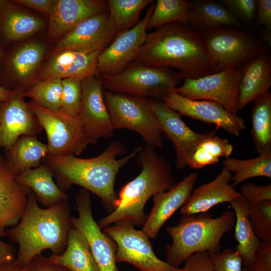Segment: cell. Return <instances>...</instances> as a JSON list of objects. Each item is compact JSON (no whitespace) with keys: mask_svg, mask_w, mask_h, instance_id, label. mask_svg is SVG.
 <instances>
[{"mask_svg":"<svg viewBox=\"0 0 271 271\" xmlns=\"http://www.w3.org/2000/svg\"><path fill=\"white\" fill-rule=\"evenodd\" d=\"M141 149L138 147L128 155L118 159L126 153V150L121 142L113 140L104 152L94 158L47 155L42 163L51 169L58 186L63 191L73 184L80 186L96 195L111 212L117 200L114 190L116 175L122 167L137 156Z\"/></svg>","mask_w":271,"mask_h":271,"instance_id":"6da1fadb","label":"cell"},{"mask_svg":"<svg viewBox=\"0 0 271 271\" xmlns=\"http://www.w3.org/2000/svg\"><path fill=\"white\" fill-rule=\"evenodd\" d=\"M70 205L68 200L42 208L30 190L26 205L19 223L6 230V236L18 244L16 261L26 266L42 251L50 249L53 254L60 255L65 250L71 223Z\"/></svg>","mask_w":271,"mask_h":271,"instance_id":"7a4b0ae2","label":"cell"},{"mask_svg":"<svg viewBox=\"0 0 271 271\" xmlns=\"http://www.w3.org/2000/svg\"><path fill=\"white\" fill-rule=\"evenodd\" d=\"M133 61L176 69L184 79L211 74L200 35L190 25L180 22L168 24L148 34Z\"/></svg>","mask_w":271,"mask_h":271,"instance_id":"3957f363","label":"cell"},{"mask_svg":"<svg viewBox=\"0 0 271 271\" xmlns=\"http://www.w3.org/2000/svg\"><path fill=\"white\" fill-rule=\"evenodd\" d=\"M155 149L148 145L142 148L137 160L142 171L121 189L115 208L98 222L102 230L119 222L143 225L148 217L145 207L149 199L176 184L171 165Z\"/></svg>","mask_w":271,"mask_h":271,"instance_id":"277c9868","label":"cell"},{"mask_svg":"<svg viewBox=\"0 0 271 271\" xmlns=\"http://www.w3.org/2000/svg\"><path fill=\"white\" fill-rule=\"evenodd\" d=\"M198 214L182 215L177 225L167 227L172 238L165 247L167 261L175 267L193 254L207 252L212 256L220 252L222 237L234 227L233 211L215 218L208 212Z\"/></svg>","mask_w":271,"mask_h":271,"instance_id":"5b68a950","label":"cell"},{"mask_svg":"<svg viewBox=\"0 0 271 271\" xmlns=\"http://www.w3.org/2000/svg\"><path fill=\"white\" fill-rule=\"evenodd\" d=\"M207 52L211 74L241 69L250 60L267 54L261 39L232 27L197 31Z\"/></svg>","mask_w":271,"mask_h":271,"instance_id":"8992f818","label":"cell"},{"mask_svg":"<svg viewBox=\"0 0 271 271\" xmlns=\"http://www.w3.org/2000/svg\"><path fill=\"white\" fill-rule=\"evenodd\" d=\"M100 75L106 90L163 101L184 78L168 67H149L132 61L122 71Z\"/></svg>","mask_w":271,"mask_h":271,"instance_id":"52a82bcc","label":"cell"},{"mask_svg":"<svg viewBox=\"0 0 271 271\" xmlns=\"http://www.w3.org/2000/svg\"><path fill=\"white\" fill-rule=\"evenodd\" d=\"M104 97L114 129L133 130L147 145L163 146V133L147 98L108 90L104 91Z\"/></svg>","mask_w":271,"mask_h":271,"instance_id":"ba28073f","label":"cell"},{"mask_svg":"<svg viewBox=\"0 0 271 271\" xmlns=\"http://www.w3.org/2000/svg\"><path fill=\"white\" fill-rule=\"evenodd\" d=\"M46 133L48 155H78L90 144L78 116L28 103Z\"/></svg>","mask_w":271,"mask_h":271,"instance_id":"9c48e42d","label":"cell"},{"mask_svg":"<svg viewBox=\"0 0 271 271\" xmlns=\"http://www.w3.org/2000/svg\"><path fill=\"white\" fill-rule=\"evenodd\" d=\"M104 229L116 246L115 260L134 266L139 271H181L155 254L153 244L142 230L124 222L116 223Z\"/></svg>","mask_w":271,"mask_h":271,"instance_id":"30bf717a","label":"cell"},{"mask_svg":"<svg viewBox=\"0 0 271 271\" xmlns=\"http://www.w3.org/2000/svg\"><path fill=\"white\" fill-rule=\"evenodd\" d=\"M241 69L229 68L197 78H185L183 84L174 90L192 100L217 102L228 111L237 114Z\"/></svg>","mask_w":271,"mask_h":271,"instance_id":"8fae6325","label":"cell"},{"mask_svg":"<svg viewBox=\"0 0 271 271\" xmlns=\"http://www.w3.org/2000/svg\"><path fill=\"white\" fill-rule=\"evenodd\" d=\"M75 202L78 216L71 218V223L86 239L99 271H119L115 260L116 244L94 220L89 192L80 189Z\"/></svg>","mask_w":271,"mask_h":271,"instance_id":"7c38bea8","label":"cell"},{"mask_svg":"<svg viewBox=\"0 0 271 271\" xmlns=\"http://www.w3.org/2000/svg\"><path fill=\"white\" fill-rule=\"evenodd\" d=\"M82 97L78 116L90 144L112 136L114 130L104 97L101 80L95 76L82 80Z\"/></svg>","mask_w":271,"mask_h":271,"instance_id":"4fadbf2b","label":"cell"},{"mask_svg":"<svg viewBox=\"0 0 271 271\" xmlns=\"http://www.w3.org/2000/svg\"><path fill=\"white\" fill-rule=\"evenodd\" d=\"M155 4L152 3L142 20L118 35L98 56L96 75L113 74L133 61L147 36V26Z\"/></svg>","mask_w":271,"mask_h":271,"instance_id":"5bb4252c","label":"cell"},{"mask_svg":"<svg viewBox=\"0 0 271 271\" xmlns=\"http://www.w3.org/2000/svg\"><path fill=\"white\" fill-rule=\"evenodd\" d=\"M148 100L162 133L173 143L176 167L178 169L185 168L195 147L210 132L199 133L193 130L183 120L181 114L163 101Z\"/></svg>","mask_w":271,"mask_h":271,"instance_id":"9a60e30c","label":"cell"},{"mask_svg":"<svg viewBox=\"0 0 271 271\" xmlns=\"http://www.w3.org/2000/svg\"><path fill=\"white\" fill-rule=\"evenodd\" d=\"M116 36L108 10L79 23L59 40L54 52L103 51Z\"/></svg>","mask_w":271,"mask_h":271,"instance_id":"2e32d148","label":"cell"},{"mask_svg":"<svg viewBox=\"0 0 271 271\" xmlns=\"http://www.w3.org/2000/svg\"><path fill=\"white\" fill-rule=\"evenodd\" d=\"M163 101L181 115L213 124L235 137H238L246 128L242 117L212 101L192 100L174 91L166 96Z\"/></svg>","mask_w":271,"mask_h":271,"instance_id":"e0dca14e","label":"cell"},{"mask_svg":"<svg viewBox=\"0 0 271 271\" xmlns=\"http://www.w3.org/2000/svg\"><path fill=\"white\" fill-rule=\"evenodd\" d=\"M13 91L10 99L0 102V149L9 148L21 136H37L43 130L23 94Z\"/></svg>","mask_w":271,"mask_h":271,"instance_id":"ac0fdd59","label":"cell"},{"mask_svg":"<svg viewBox=\"0 0 271 271\" xmlns=\"http://www.w3.org/2000/svg\"><path fill=\"white\" fill-rule=\"evenodd\" d=\"M198 177L192 172L168 190L153 196L154 205L142 229L150 239L156 238L165 222L185 204Z\"/></svg>","mask_w":271,"mask_h":271,"instance_id":"d6986e66","label":"cell"},{"mask_svg":"<svg viewBox=\"0 0 271 271\" xmlns=\"http://www.w3.org/2000/svg\"><path fill=\"white\" fill-rule=\"evenodd\" d=\"M108 10L107 1L54 0L49 19V35L61 38L85 19Z\"/></svg>","mask_w":271,"mask_h":271,"instance_id":"ffe728a7","label":"cell"},{"mask_svg":"<svg viewBox=\"0 0 271 271\" xmlns=\"http://www.w3.org/2000/svg\"><path fill=\"white\" fill-rule=\"evenodd\" d=\"M30 190L18 183L16 175L0 155V237L6 236L7 227L20 221Z\"/></svg>","mask_w":271,"mask_h":271,"instance_id":"44dd1931","label":"cell"},{"mask_svg":"<svg viewBox=\"0 0 271 271\" xmlns=\"http://www.w3.org/2000/svg\"><path fill=\"white\" fill-rule=\"evenodd\" d=\"M102 51L64 50L55 53L42 68L40 79L84 78L95 76L97 59Z\"/></svg>","mask_w":271,"mask_h":271,"instance_id":"7402d4cb","label":"cell"},{"mask_svg":"<svg viewBox=\"0 0 271 271\" xmlns=\"http://www.w3.org/2000/svg\"><path fill=\"white\" fill-rule=\"evenodd\" d=\"M231 173L222 168L212 181L193 189L185 204L181 208L182 215H196L208 212L213 207L223 203H230L240 196L231 184Z\"/></svg>","mask_w":271,"mask_h":271,"instance_id":"603a6c76","label":"cell"},{"mask_svg":"<svg viewBox=\"0 0 271 271\" xmlns=\"http://www.w3.org/2000/svg\"><path fill=\"white\" fill-rule=\"evenodd\" d=\"M239 85L238 110L263 93L271 87V57L267 54L248 61L241 68Z\"/></svg>","mask_w":271,"mask_h":271,"instance_id":"cb8c5ba5","label":"cell"},{"mask_svg":"<svg viewBox=\"0 0 271 271\" xmlns=\"http://www.w3.org/2000/svg\"><path fill=\"white\" fill-rule=\"evenodd\" d=\"M188 25L196 31L232 27L241 28L240 22L221 2L213 0L189 1Z\"/></svg>","mask_w":271,"mask_h":271,"instance_id":"d4e9b609","label":"cell"},{"mask_svg":"<svg viewBox=\"0 0 271 271\" xmlns=\"http://www.w3.org/2000/svg\"><path fill=\"white\" fill-rule=\"evenodd\" d=\"M43 20L23 11L8 1H0V33L9 42L21 40L38 32Z\"/></svg>","mask_w":271,"mask_h":271,"instance_id":"484cf974","label":"cell"},{"mask_svg":"<svg viewBox=\"0 0 271 271\" xmlns=\"http://www.w3.org/2000/svg\"><path fill=\"white\" fill-rule=\"evenodd\" d=\"M51 169L42 163L40 166L26 171L16 176L18 183L31 190L38 201L46 208L68 200V195L56 184Z\"/></svg>","mask_w":271,"mask_h":271,"instance_id":"4316f807","label":"cell"},{"mask_svg":"<svg viewBox=\"0 0 271 271\" xmlns=\"http://www.w3.org/2000/svg\"><path fill=\"white\" fill-rule=\"evenodd\" d=\"M48 155L47 145L38 140L36 136L20 137L9 148L5 150V159L17 176L26 171L38 167Z\"/></svg>","mask_w":271,"mask_h":271,"instance_id":"83f0119b","label":"cell"},{"mask_svg":"<svg viewBox=\"0 0 271 271\" xmlns=\"http://www.w3.org/2000/svg\"><path fill=\"white\" fill-rule=\"evenodd\" d=\"M49 257L52 261L70 271H99L86 239L73 226L64 251L60 255L52 254Z\"/></svg>","mask_w":271,"mask_h":271,"instance_id":"f1b7e54d","label":"cell"},{"mask_svg":"<svg viewBox=\"0 0 271 271\" xmlns=\"http://www.w3.org/2000/svg\"><path fill=\"white\" fill-rule=\"evenodd\" d=\"M230 203L235 216V250L242 257L243 266L251 261L261 241L255 235L248 216L249 202L240 196Z\"/></svg>","mask_w":271,"mask_h":271,"instance_id":"f546056e","label":"cell"},{"mask_svg":"<svg viewBox=\"0 0 271 271\" xmlns=\"http://www.w3.org/2000/svg\"><path fill=\"white\" fill-rule=\"evenodd\" d=\"M45 47L38 41L20 47L9 57L7 71L12 79L26 82L38 68L45 53Z\"/></svg>","mask_w":271,"mask_h":271,"instance_id":"4dcf8cb0","label":"cell"},{"mask_svg":"<svg viewBox=\"0 0 271 271\" xmlns=\"http://www.w3.org/2000/svg\"><path fill=\"white\" fill-rule=\"evenodd\" d=\"M251 135L259 154L271 151V93L267 91L253 101Z\"/></svg>","mask_w":271,"mask_h":271,"instance_id":"1f68e13d","label":"cell"},{"mask_svg":"<svg viewBox=\"0 0 271 271\" xmlns=\"http://www.w3.org/2000/svg\"><path fill=\"white\" fill-rule=\"evenodd\" d=\"M223 168L234 174L231 185L235 187L248 179L264 177L271 178V151L247 160L227 157L223 161Z\"/></svg>","mask_w":271,"mask_h":271,"instance_id":"d6a6232c","label":"cell"},{"mask_svg":"<svg viewBox=\"0 0 271 271\" xmlns=\"http://www.w3.org/2000/svg\"><path fill=\"white\" fill-rule=\"evenodd\" d=\"M233 147L226 139L221 138L211 131L195 147L189 160L187 166L201 169L217 163L222 157H229Z\"/></svg>","mask_w":271,"mask_h":271,"instance_id":"836d02e7","label":"cell"},{"mask_svg":"<svg viewBox=\"0 0 271 271\" xmlns=\"http://www.w3.org/2000/svg\"><path fill=\"white\" fill-rule=\"evenodd\" d=\"M152 0H108L110 18L117 36L134 26L143 10Z\"/></svg>","mask_w":271,"mask_h":271,"instance_id":"e575fe53","label":"cell"},{"mask_svg":"<svg viewBox=\"0 0 271 271\" xmlns=\"http://www.w3.org/2000/svg\"><path fill=\"white\" fill-rule=\"evenodd\" d=\"M189 3V1L185 0L157 1L147 24V30L158 29L173 22L188 25Z\"/></svg>","mask_w":271,"mask_h":271,"instance_id":"d590c367","label":"cell"},{"mask_svg":"<svg viewBox=\"0 0 271 271\" xmlns=\"http://www.w3.org/2000/svg\"><path fill=\"white\" fill-rule=\"evenodd\" d=\"M62 79H43L37 80L23 93L33 102L45 108L59 110L62 94Z\"/></svg>","mask_w":271,"mask_h":271,"instance_id":"8d00e7d4","label":"cell"},{"mask_svg":"<svg viewBox=\"0 0 271 271\" xmlns=\"http://www.w3.org/2000/svg\"><path fill=\"white\" fill-rule=\"evenodd\" d=\"M248 216L255 235L261 241H271V200L249 202Z\"/></svg>","mask_w":271,"mask_h":271,"instance_id":"74e56055","label":"cell"},{"mask_svg":"<svg viewBox=\"0 0 271 271\" xmlns=\"http://www.w3.org/2000/svg\"><path fill=\"white\" fill-rule=\"evenodd\" d=\"M81 81L75 78L62 79L60 111L73 116H78L82 97Z\"/></svg>","mask_w":271,"mask_h":271,"instance_id":"f35d334b","label":"cell"},{"mask_svg":"<svg viewBox=\"0 0 271 271\" xmlns=\"http://www.w3.org/2000/svg\"><path fill=\"white\" fill-rule=\"evenodd\" d=\"M210 257L214 271H242V258L231 248L224 249Z\"/></svg>","mask_w":271,"mask_h":271,"instance_id":"ab89813d","label":"cell"},{"mask_svg":"<svg viewBox=\"0 0 271 271\" xmlns=\"http://www.w3.org/2000/svg\"><path fill=\"white\" fill-rule=\"evenodd\" d=\"M221 3L240 22L249 23L256 17V0H223Z\"/></svg>","mask_w":271,"mask_h":271,"instance_id":"60d3db41","label":"cell"},{"mask_svg":"<svg viewBox=\"0 0 271 271\" xmlns=\"http://www.w3.org/2000/svg\"><path fill=\"white\" fill-rule=\"evenodd\" d=\"M242 271H271V241H261L250 262Z\"/></svg>","mask_w":271,"mask_h":271,"instance_id":"b9f144b4","label":"cell"},{"mask_svg":"<svg viewBox=\"0 0 271 271\" xmlns=\"http://www.w3.org/2000/svg\"><path fill=\"white\" fill-rule=\"evenodd\" d=\"M240 196L248 202L271 200V184L258 186L253 183L243 184L239 191Z\"/></svg>","mask_w":271,"mask_h":271,"instance_id":"7bdbcfd3","label":"cell"},{"mask_svg":"<svg viewBox=\"0 0 271 271\" xmlns=\"http://www.w3.org/2000/svg\"><path fill=\"white\" fill-rule=\"evenodd\" d=\"M184 262L181 271H214L210 256L207 252L193 254Z\"/></svg>","mask_w":271,"mask_h":271,"instance_id":"ee69618b","label":"cell"},{"mask_svg":"<svg viewBox=\"0 0 271 271\" xmlns=\"http://www.w3.org/2000/svg\"><path fill=\"white\" fill-rule=\"evenodd\" d=\"M25 271H70L67 267L52 261L42 254L35 256L25 266Z\"/></svg>","mask_w":271,"mask_h":271,"instance_id":"f6af8a7d","label":"cell"},{"mask_svg":"<svg viewBox=\"0 0 271 271\" xmlns=\"http://www.w3.org/2000/svg\"><path fill=\"white\" fill-rule=\"evenodd\" d=\"M256 24L258 27L262 26L271 31V1L256 0Z\"/></svg>","mask_w":271,"mask_h":271,"instance_id":"bcb514c9","label":"cell"},{"mask_svg":"<svg viewBox=\"0 0 271 271\" xmlns=\"http://www.w3.org/2000/svg\"><path fill=\"white\" fill-rule=\"evenodd\" d=\"M13 4L24 6L39 12L49 19L54 0H15Z\"/></svg>","mask_w":271,"mask_h":271,"instance_id":"7dc6e473","label":"cell"},{"mask_svg":"<svg viewBox=\"0 0 271 271\" xmlns=\"http://www.w3.org/2000/svg\"><path fill=\"white\" fill-rule=\"evenodd\" d=\"M15 247L0 240V266L16 259Z\"/></svg>","mask_w":271,"mask_h":271,"instance_id":"c3c4849f","label":"cell"},{"mask_svg":"<svg viewBox=\"0 0 271 271\" xmlns=\"http://www.w3.org/2000/svg\"><path fill=\"white\" fill-rule=\"evenodd\" d=\"M25 267L21 266L16 260L0 266V271H25Z\"/></svg>","mask_w":271,"mask_h":271,"instance_id":"681fc988","label":"cell"},{"mask_svg":"<svg viewBox=\"0 0 271 271\" xmlns=\"http://www.w3.org/2000/svg\"><path fill=\"white\" fill-rule=\"evenodd\" d=\"M14 93L13 90L8 89L0 84V102L10 99Z\"/></svg>","mask_w":271,"mask_h":271,"instance_id":"f907efd6","label":"cell"},{"mask_svg":"<svg viewBox=\"0 0 271 271\" xmlns=\"http://www.w3.org/2000/svg\"><path fill=\"white\" fill-rule=\"evenodd\" d=\"M263 42L269 46L271 45V31L266 29L261 34Z\"/></svg>","mask_w":271,"mask_h":271,"instance_id":"816d5d0a","label":"cell"},{"mask_svg":"<svg viewBox=\"0 0 271 271\" xmlns=\"http://www.w3.org/2000/svg\"><path fill=\"white\" fill-rule=\"evenodd\" d=\"M2 49H1V47L0 45V68H1V61H2Z\"/></svg>","mask_w":271,"mask_h":271,"instance_id":"f5cc1de1","label":"cell"}]
</instances>
